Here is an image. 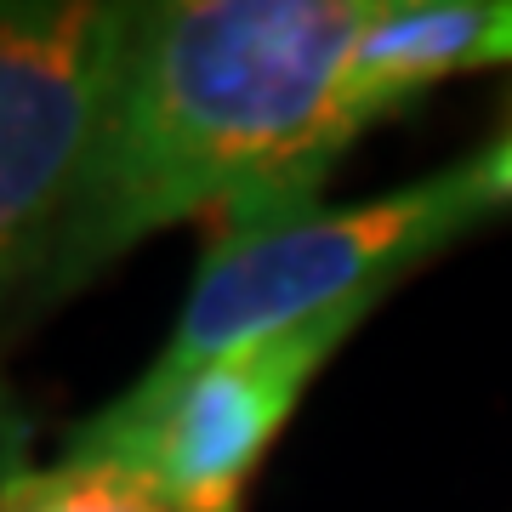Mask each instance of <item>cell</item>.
I'll return each instance as SVG.
<instances>
[{
    "mask_svg": "<svg viewBox=\"0 0 512 512\" xmlns=\"http://www.w3.org/2000/svg\"><path fill=\"white\" fill-rule=\"evenodd\" d=\"M382 296L387 291H365L308 325L222 353L148 410H126V404L97 410L92 421L74 427L69 456L126 461L154 478L177 512H239L256 461L285 433L308 382Z\"/></svg>",
    "mask_w": 512,
    "mask_h": 512,
    "instance_id": "4",
    "label": "cell"
},
{
    "mask_svg": "<svg viewBox=\"0 0 512 512\" xmlns=\"http://www.w3.org/2000/svg\"><path fill=\"white\" fill-rule=\"evenodd\" d=\"M29 473V416H23L18 393L6 382V370H0V501L6 490Z\"/></svg>",
    "mask_w": 512,
    "mask_h": 512,
    "instance_id": "7",
    "label": "cell"
},
{
    "mask_svg": "<svg viewBox=\"0 0 512 512\" xmlns=\"http://www.w3.org/2000/svg\"><path fill=\"white\" fill-rule=\"evenodd\" d=\"M143 6L0 0V319L35 302L86 200Z\"/></svg>",
    "mask_w": 512,
    "mask_h": 512,
    "instance_id": "3",
    "label": "cell"
},
{
    "mask_svg": "<svg viewBox=\"0 0 512 512\" xmlns=\"http://www.w3.org/2000/svg\"><path fill=\"white\" fill-rule=\"evenodd\" d=\"M512 205V126L490 148L444 165L421 183L376 194L342 211H302L274 228L217 234L188 302L171 325V342L114 404L148 410L211 359L308 325L365 291H393L416 262L444 251L456 234L490 222Z\"/></svg>",
    "mask_w": 512,
    "mask_h": 512,
    "instance_id": "2",
    "label": "cell"
},
{
    "mask_svg": "<svg viewBox=\"0 0 512 512\" xmlns=\"http://www.w3.org/2000/svg\"><path fill=\"white\" fill-rule=\"evenodd\" d=\"M0 512H177L148 473L126 461L63 456L57 467H29L6 490Z\"/></svg>",
    "mask_w": 512,
    "mask_h": 512,
    "instance_id": "6",
    "label": "cell"
},
{
    "mask_svg": "<svg viewBox=\"0 0 512 512\" xmlns=\"http://www.w3.org/2000/svg\"><path fill=\"white\" fill-rule=\"evenodd\" d=\"M370 0H165L137 12L109 137L35 308L171 222L302 217L348 148L336 97Z\"/></svg>",
    "mask_w": 512,
    "mask_h": 512,
    "instance_id": "1",
    "label": "cell"
},
{
    "mask_svg": "<svg viewBox=\"0 0 512 512\" xmlns=\"http://www.w3.org/2000/svg\"><path fill=\"white\" fill-rule=\"evenodd\" d=\"M478 69H512V0H370L336 97L342 137Z\"/></svg>",
    "mask_w": 512,
    "mask_h": 512,
    "instance_id": "5",
    "label": "cell"
}]
</instances>
